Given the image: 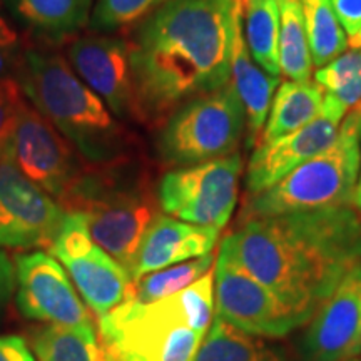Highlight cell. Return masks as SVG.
Masks as SVG:
<instances>
[{
	"label": "cell",
	"mask_w": 361,
	"mask_h": 361,
	"mask_svg": "<svg viewBox=\"0 0 361 361\" xmlns=\"http://www.w3.org/2000/svg\"><path fill=\"white\" fill-rule=\"evenodd\" d=\"M238 0H169L128 40L135 123L161 128L180 106L231 82Z\"/></svg>",
	"instance_id": "1"
},
{
	"label": "cell",
	"mask_w": 361,
	"mask_h": 361,
	"mask_svg": "<svg viewBox=\"0 0 361 361\" xmlns=\"http://www.w3.org/2000/svg\"><path fill=\"white\" fill-rule=\"evenodd\" d=\"M223 243L243 268L310 322L361 263V221L351 206L251 216Z\"/></svg>",
	"instance_id": "2"
},
{
	"label": "cell",
	"mask_w": 361,
	"mask_h": 361,
	"mask_svg": "<svg viewBox=\"0 0 361 361\" xmlns=\"http://www.w3.org/2000/svg\"><path fill=\"white\" fill-rule=\"evenodd\" d=\"M22 94L90 166L123 162L129 135L102 99L49 49L22 51L16 74Z\"/></svg>",
	"instance_id": "3"
},
{
	"label": "cell",
	"mask_w": 361,
	"mask_h": 361,
	"mask_svg": "<svg viewBox=\"0 0 361 361\" xmlns=\"http://www.w3.org/2000/svg\"><path fill=\"white\" fill-rule=\"evenodd\" d=\"M214 271L154 303L123 301L99 322L114 361H192L213 322Z\"/></svg>",
	"instance_id": "4"
},
{
	"label": "cell",
	"mask_w": 361,
	"mask_h": 361,
	"mask_svg": "<svg viewBox=\"0 0 361 361\" xmlns=\"http://www.w3.org/2000/svg\"><path fill=\"white\" fill-rule=\"evenodd\" d=\"M62 207L84 214L94 241L128 271L144 234L159 216V201L124 161L89 166Z\"/></svg>",
	"instance_id": "5"
},
{
	"label": "cell",
	"mask_w": 361,
	"mask_h": 361,
	"mask_svg": "<svg viewBox=\"0 0 361 361\" xmlns=\"http://www.w3.org/2000/svg\"><path fill=\"white\" fill-rule=\"evenodd\" d=\"M361 104L345 116L331 146L311 157L274 186L251 196L243 218L350 206L360 178Z\"/></svg>",
	"instance_id": "6"
},
{
	"label": "cell",
	"mask_w": 361,
	"mask_h": 361,
	"mask_svg": "<svg viewBox=\"0 0 361 361\" xmlns=\"http://www.w3.org/2000/svg\"><path fill=\"white\" fill-rule=\"evenodd\" d=\"M245 129V106L229 82L176 109L161 126L157 154L171 168L219 159L236 152Z\"/></svg>",
	"instance_id": "7"
},
{
	"label": "cell",
	"mask_w": 361,
	"mask_h": 361,
	"mask_svg": "<svg viewBox=\"0 0 361 361\" xmlns=\"http://www.w3.org/2000/svg\"><path fill=\"white\" fill-rule=\"evenodd\" d=\"M243 159L239 152L174 168L157 186L161 209L186 223L223 229L238 202Z\"/></svg>",
	"instance_id": "8"
},
{
	"label": "cell",
	"mask_w": 361,
	"mask_h": 361,
	"mask_svg": "<svg viewBox=\"0 0 361 361\" xmlns=\"http://www.w3.org/2000/svg\"><path fill=\"white\" fill-rule=\"evenodd\" d=\"M8 154L27 178L64 204L90 164L29 101H22Z\"/></svg>",
	"instance_id": "9"
},
{
	"label": "cell",
	"mask_w": 361,
	"mask_h": 361,
	"mask_svg": "<svg viewBox=\"0 0 361 361\" xmlns=\"http://www.w3.org/2000/svg\"><path fill=\"white\" fill-rule=\"evenodd\" d=\"M214 298L216 316L256 336L281 338L306 323L243 268L224 243L216 261Z\"/></svg>",
	"instance_id": "10"
},
{
	"label": "cell",
	"mask_w": 361,
	"mask_h": 361,
	"mask_svg": "<svg viewBox=\"0 0 361 361\" xmlns=\"http://www.w3.org/2000/svg\"><path fill=\"white\" fill-rule=\"evenodd\" d=\"M49 250L99 318L123 303L133 281L129 271L94 241L84 214L67 211Z\"/></svg>",
	"instance_id": "11"
},
{
	"label": "cell",
	"mask_w": 361,
	"mask_h": 361,
	"mask_svg": "<svg viewBox=\"0 0 361 361\" xmlns=\"http://www.w3.org/2000/svg\"><path fill=\"white\" fill-rule=\"evenodd\" d=\"M67 211L34 184L13 162L0 156V246L49 247Z\"/></svg>",
	"instance_id": "12"
},
{
	"label": "cell",
	"mask_w": 361,
	"mask_h": 361,
	"mask_svg": "<svg viewBox=\"0 0 361 361\" xmlns=\"http://www.w3.org/2000/svg\"><path fill=\"white\" fill-rule=\"evenodd\" d=\"M16 284V301L24 318L64 326L92 324L64 268L45 251L17 256Z\"/></svg>",
	"instance_id": "13"
},
{
	"label": "cell",
	"mask_w": 361,
	"mask_h": 361,
	"mask_svg": "<svg viewBox=\"0 0 361 361\" xmlns=\"http://www.w3.org/2000/svg\"><path fill=\"white\" fill-rule=\"evenodd\" d=\"M301 338L303 361H348L361 353V263L311 316Z\"/></svg>",
	"instance_id": "14"
},
{
	"label": "cell",
	"mask_w": 361,
	"mask_h": 361,
	"mask_svg": "<svg viewBox=\"0 0 361 361\" xmlns=\"http://www.w3.org/2000/svg\"><path fill=\"white\" fill-rule=\"evenodd\" d=\"M67 61L79 79L92 89L121 121H135L133 69L128 40L87 35L72 40Z\"/></svg>",
	"instance_id": "15"
},
{
	"label": "cell",
	"mask_w": 361,
	"mask_h": 361,
	"mask_svg": "<svg viewBox=\"0 0 361 361\" xmlns=\"http://www.w3.org/2000/svg\"><path fill=\"white\" fill-rule=\"evenodd\" d=\"M343 121L326 114L314 117L305 128L283 135L273 142L258 144L252 152L246 173L250 196L266 191L311 157L331 146L338 137Z\"/></svg>",
	"instance_id": "16"
},
{
	"label": "cell",
	"mask_w": 361,
	"mask_h": 361,
	"mask_svg": "<svg viewBox=\"0 0 361 361\" xmlns=\"http://www.w3.org/2000/svg\"><path fill=\"white\" fill-rule=\"evenodd\" d=\"M221 229L186 223L171 216H157L144 234L130 266V279L184 261L201 258L213 251Z\"/></svg>",
	"instance_id": "17"
},
{
	"label": "cell",
	"mask_w": 361,
	"mask_h": 361,
	"mask_svg": "<svg viewBox=\"0 0 361 361\" xmlns=\"http://www.w3.org/2000/svg\"><path fill=\"white\" fill-rule=\"evenodd\" d=\"M231 84L241 99L246 112L247 144L258 141L268 119L271 99L274 89L279 85L278 78H269L258 66L247 49L245 32H243L241 4L238 0L236 20H234L233 57H231Z\"/></svg>",
	"instance_id": "18"
},
{
	"label": "cell",
	"mask_w": 361,
	"mask_h": 361,
	"mask_svg": "<svg viewBox=\"0 0 361 361\" xmlns=\"http://www.w3.org/2000/svg\"><path fill=\"white\" fill-rule=\"evenodd\" d=\"M30 32L45 42L62 44L89 25L94 0H7Z\"/></svg>",
	"instance_id": "19"
},
{
	"label": "cell",
	"mask_w": 361,
	"mask_h": 361,
	"mask_svg": "<svg viewBox=\"0 0 361 361\" xmlns=\"http://www.w3.org/2000/svg\"><path fill=\"white\" fill-rule=\"evenodd\" d=\"M323 97L324 90L311 80H286L279 84L274 99L271 101L259 144L273 142L310 124L314 117L322 114Z\"/></svg>",
	"instance_id": "20"
},
{
	"label": "cell",
	"mask_w": 361,
	"mask_h": 361,
	"mask_svg": "<svg viewBox=\"0 0 361 361\" xmlns=\"http://www.w3.org/2000/svg\"><path fill=\"white\" fill-rule=\"evenodd\" d=\"M32 348L37 361H114L99 340L94 324H49L34 329Z\"/></svg>",
	"instance_id": "21"
},
{
	"label": "cell",
	"mask_w": 361,
	"mask_h": 361,
	"mask_svg": "<svg viewBox=\"0 0 361 361\" xmlns=\"http://www.w3.org/2000/svg\"><path fill=\"white\" fill-rule=\"evenodd\" d=\"M243 32L252 59L264 72L278 78L279 67V4L278 0H239Z\"/></svg>",
	"instance_id": "22"
},
{
	"label": "cell",
	"mask_w": 361,
	"mask_h": 361,
	"mask_svg": "<svg viewBox=\"0 0 361 361\" xmlns=\"http://www.w3.org/2000/svg\"><path fill=\"white\" fill-rule=\"evenodd\" d=\"M314 82L324 90L322 112L343 121L361 104V51L351 49L314 72Z\"/></svg>",
	"instance_id": "23"
},
{
	"label": "cell",
	"mask_w": 361,
	"mask_h": 361,
	"mask_svg": "<svg viewBox=\"0 0 361 361\" xmlns=\"http://www.w3.org/2000/svg\"><path fill=\"white\" fill-rule=\"evenodd\" d=\"M192 361H286V358L256 335L216 316Z\"/></svg>",
	"instance_id": "24"
},
{
	"label": "cell",
	"mask_w": 361,
	"mask_h": 361,
	"mask_svg": "<svg viewBox=\"0 0 361 361\" xmlns=\"http://www.w3.org/2000/svg\"><path fill=\"white\" fill-rule=\"evenodd\" d=\"M214 256L206 255L201 258L184 261L169 268L152 271L146 276L130 281L124 301L134 303H154L162 298H168L184 288L191 286L197 279L209 273L213 268Z\"/></svg>",
	"instance_id": "25"
},
{
	"label": "cell",
	"mask_w": 361,
	"mask_h": 361,
	"mask_svg": "<svg viewBox=\"0 0 361 361\" xmlns=\"http://www.w3.org/2000/svg\"><path fill=\"white\" fill-rule=\"evenodd\" d=\"M301 8L313 66H326L348 47L346 32L329 0H301Z\"/></svg>",
	"instance_id": "26"
},
{
	"label": "cell",
	"mask_w": 361,
	"mask_h": 361,
	"mask_svg": "<svg viewBox=\"0 0 361 361\" xmlns=\"http://www.w3.org/2000/svg\"><path fill=\"white\" fill-rule=\"evenodd\" d=\"M169 0H96L89 27L94 32H119L149 19Z\"/></svg>",
	"instance_id": "27"
},
{
	"label": "cell",
	"mask_w": 361,
	"mask_h": 361,
	"mask_svg": "<svg viewBox=\"0 0 361 361\" xmlns=\"http://www.w3.org/2000/svg\"><path fill=\"white\" fill-rule=\"evenodd\" d=\"M24 101L20 85L16 79L0 82V156L7 151L20 102Z\"/></svg>",
	"instance_id": "28"
},
{
	"label": "cell",
	"mask_w": 361,
	"mask_h": 361,
	"mask_svg": "<svg viewBox=\"0 0 361 361\" xmlns=\"http://www.w3.org/2000/svg\"><path fill=\"white\" fill-rule=\"evenodd\" d=\"M22 51L24 49L19 47V40H17L16 32L0 17V82L16 79Z\"/></svg>",
	"instance_id": "29"
},
{
	"label": "cell",
	"mask_w": 361,
	"mask_h": 361,
	"mask_svg": "<svg viewBox=\"0 0 361 361\" xmlns=\"http://www.w3.org/2000/svg\"><path fill=\"white\" fill-rule=\"evenodd\" d=\"M348 39L361 29V0H329Z\"/></svg>",
	"instance_id": "30"
},
{
	"label": "cell",
	"mask_w": 361,
	"mask_h": 361,
	"mask_svg": "<svg viewBox=\"0 0 361 361\" xmlns=\"http://www.w3.org/2000/svg\"><path fill=\"white\" fill-rule=\"evenodd\" d=\"M0 361H35L24 338L0 336Z\"/></svg>",
	"instance_id": "31"
},
{
	"label": "cell",
	"mask_w": 361,
	"mask_h": 361,
	"mask_svg": "<svg viewBox=\"0 0 361 361\" xmlns=\"http://www.w3.org/2000/svg\"><path fill=\"white\" fill-rule=\"evenodd\" d=\"M16 290V266L8 256L0 250V311L6 308Z\"/></svg>",
	"instance_id": "32"
},
{
	"label": "cell",
	"mask_w": 361,
	"mask_h": 361,
	"mask_svg": "<svg viewBox=\"0 0 361 361\" xmlns=\"http://www.w3.org/2000/svg\"><path fill=\"white\" fill-rule=\"evenodd\" d=\"M360 152H361V128H360ZM353 204L356 206V209L361 211V164H360V178H358V186H356Z\"/></svg>",
	"instance_id": "33"
},
{
	"label": "cell",
	"mask_w": 361,
	"mask_h": 361,
	"mask_svg": "<svg viewBox=\"0 0 361 361\" xmlns=\"http://www.w3.org/2000/svg\"><path fill=\"white\" fill-rule=\"evenodd\" d=\"M348 47L358 49V51H361V29H360V32L355 35V37L348 39Z\"/></svg>",
	"instance_id": "34"
},
{
	"label": "cell",
	"mask_w": 361,
	"mask_h": 361,
	"mask_svg": "<svg viewBox=\"0 0 361 361\" xmlns=\"http://www.w3.org/2000/svg\"><path fill=\"white\" fill-rule=\"evenodd\" d=\"M355 361H358V360H355Z\"/></svg>",
	"instance_id": "35"
}]
</instances>
